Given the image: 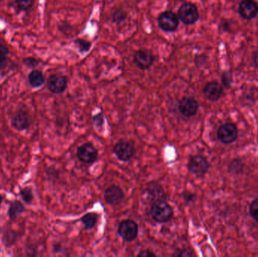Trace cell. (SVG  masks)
Segmentation results:
<instances>
[{"label":"cell","instance_id":"obj_1","mask_svg":"<svg viewBox=\"0 0 258 257\" xmlns=\"http://www.w3.org/2000/svg\"><path fill=\"white\" fill-rule=\"evenodd\" d=\"M152 218L159 223H168L172 220L174 210L166 200H159L153 202L150 210Z\"/></svg>","mask_w":258,"mask_h":257},{"label":"cell","instance_id":"obj_2","mask_svg":"<svg viewBox=\"0 0 258 257\" xmlns=\"http://www.w3.org/2000/svg\"><path fill=\"white\" fill-rule=\"evenodd\" d=\"M178 18L184 25H194L200 18L198 8L194 4L186 2L179 8Z\"/></svg>","mask_w":258,"mask_h":257},{"label":"cell","instance_id":"obj_3","mask_svg":"<svg viewBox=\"0 0 258 257\" xmlns=\"http://www.w3.org/2000/svg\"><path fill=\"white\" fill-rule=\"evenodd\" d=\"M158 24L165 32H174L178 27L179 18L174 12L166 11L158 17Z\"/></svg>","mask_w":258,"mask_h":257},{"label":"cell","instance_id":"obj_4","mask_svg":"<svg viewBox=\"0 0 258 257\" xmlns=\"http://www.w3.org/2000/svg\"><path fill=\"white\" fill-rule=\"evenodd\" d=\"M187 167L189 171L197 177H203L208 172L210 165L206 158L201 155H195L190 158Z\"/></svg>","mask_w":258,"mask_h":257},{"label":"cell","instance_id":"obj_5","mask_svg":"<svg viewBox=\"0 0 258 257\" xmlns=\"http://www.w3.org/2000/svg\"><path fill=\"white\" fill-rule=\"evenodd\" d=\"M138 225L133 220H126L119 224L118 233L125 241H132L138 237Z\"/></svg>","mask_w":258,"mask_h":257},{"label":"cell","instance_id":"obj_6","mask_svg":"<svg viewBox=\"0 0 258 257\" xmlns=\"http://www.w3.org/2000/svg\"><path fill=\"white\" fill-rule=\"evenodd\" d=\"M218 139L225 144L235 141L238 137L237 127L232 123H227L220 127L218 130Z\"/></svg>","mask_w":258,"mask_h":257},{"label":"cell","instance_id":"obj_7","mask_svg":"<svg viewBox=\"0 0 258 257\" xmlns=\"http://www.w3.org/2000/svg\"><path fill=\"white\" fill-rule=\"evenodd\" d=\"M154 56L149 51L141 49L134 55V63L141 70H148L154 63Z\"/></svg>","mask_w":258,"mask_h":257},{"label":"cell","instance_id":"obj_8","mask_svg":"<svg viewBox=\"0 0 258 257\" xmlns=\"http://www.w3.org/2000/svg\"><path fill=\"white\" fill-rule=\"evenodd\" d=\"M77 157L85 164H92L98 158V151L91 143H86L79 147Z\"/></svg>","mask_w":258,"mask_h":257},{"label":"cell","instance_id":"obj_9","mask_svg":"<svg viewBox=\"0 0 258 257\" xmlns=\"http://www.w3.org/2000/svg\"><path fill=\"white\" fill-rule=\"evenodd\" d=\"M49 91L54 94H61L67 87V78L61 74H53L47 81Z\"/></svg>","mask_w":258,"mask_h":257},{"label":"cell","instance_id":"obj_10","mask_svg":"<svg viewBox=\"0 0 258 257\" xmlns=\"http://www.w3.org/2000/svg\"><path fill=\"white\" fill-rule=\"evenodd\" d=\"M114 153L120 161H128L135 155V147L128 141H120L114 149Z\"/></svg>","mask_w":258,"mask_h":257},{"label":"cell","instance_id":"obj_11","mask_svg":"<svg viewBox=\"0 0 258 257\" xmlns=\"http://www.w3.org/2000/svg\"><path fill=\"white\" fill-rule=\"evenodd\" d=\"M239 13L244 19H254L258 15V5L254 0H242L239 4Z\"/></svg>","mask_w":258,"mask_h":257},{"label":"cell","instance_id":"obj_12","mask_svg":"<svg viewBox=\"0 0 258 257\" xmlns=\"http://www.w3.org/2000/svg\"><path fill=\"white\" fill-rule=\"evenodd\" d=\"M179 110L186 117H193L197 113L199 103L194 98H184L179 103Z\"/></svg>","mask_w":258,"mask_h":257},{"label":"cell","instance_id":"obj_13","mask_svg":"<svg viewBox=\"0 0 258 257\" xmlns=\"http://www.w3.org/2000/svg\"><path fill=\"white\" fill-rule=\"evenodd\" d=\"M125 195L119 186H111L104 192V199L107 204L111 205H119L123 200Z\"/></svg>","mask_w":258,"mask_h":257},{"label":"cell","instance_id":"obj_14","mask_svg":"<svg viewBox=\"0 0 258 257\" xmlns=\"http://www.w3.org/2000/svg\"><path fill=\"white\" fill-rule=\"evenodd\" d=\"M203 92L209 101H217L222 96L224 88L218 81H210L205 85Z\"/></svg>","mask_w":258,"mask_h":257},{"label":"cell","instance_id":"obj_15","mask_svg":"<svg viewBox=\"0 0 258 257\" xmlns=\"http://www.w3.org/2000/svg\"><path fill=\"white\" fill-rule=\"evenodd\" d=\"M12 126L17 130L22 131L29 128L30 126V117L25 111L21 110L17 112L12 117Z\"/></svg>","mask_w":258,"mask_h":257},{"label":"cell","instance_id":"obj_16","mask_svg":"<svg viewBox=\"0 0 258 257\" xmlns=\"http://www.w3.org/2000/svg\"><path fill=\"white\" fill-rule=\"evenodd\" d=\"M146 199L149 202H156L159 200H165L166 195L164 191L158 184H153L145 190Z\"/></svg>","mask_w":258,"mask_h":257},{"label":"cell","instance_id":"obj_17","mask_svg":"<svg viewBox=\"0 0 258 257\" xmlns=\"http://www.w3.org/2000/svg\"><path fill=\"white\" fill-rule=\"evenodd\" d=\"M28 80H29V85L33 88H39L44 84L45 77L44 75L42 74V72L39 70H33L29 74Z\"/></svg>","mask_w":258,"mask_h":257},{"label":"cell","instance_id":"obj_18","mask_svg":"<svg viewBox=\"0 0 258 257\" xmlns=\"http://www.w3.org/2000/svg\"><path fill=\"white\" fill-rule=\"evenodd\" d=\"M25 210V206L23 204L19 201H14L10 205L9 209H8V216H9L10 220H15L18 215L24 213Z\"/></svg>","mask_w":258,"mask_h":257},{"label":"cell","instance_id":"obj_19","mask_svg":"<svg viewBox=\"0 0 258 257\" xmlns=\"http://www.w3.org/2000/svg\"><path fill=\"white\" fill-rule=\"evenodd\" d=\"M98 216L95 213H89L83 216L81 218L82 223L84 224L86 230H91L98 222Z\"/></svg>","mask_w":258,"mask_h":257},{"label":"cell","instance_id":"obj_20","mask_svg":"<svg viewBox=\"0 0 258 257\" xmlns=\"http://www.w3.org/2000/svg\"><path fill=\"white\" fill-rule=\"evenodd\" d=\"M20 195H21V198L25 203L31 204L33 202V195L31 188L26 187L22 189L20 192Z\"/></svg>","mask_w":258,"mask_h":257},{"label":"cell","instance_id":"obj_21","mask_svg":"<svg viewBox=\"0 0 258 257\" xmlns=\"http://www.w3.org/2000/svg\"><path fill=\"white\" fill-rule=\"evenodd\" d=\"M75 43L78 46L79 49L81 52H85V51L89 50L91 46V43L81 39H77L75 41Z\"/></svg>","mask_w":258,"mask_h":257},{"label":"cell","instance_id":"obj_22","mask_svg":"<svg viewBox=\"0 0 258 257\" xmlns=\"http://www.w3.org/2000/svg\"><path fill=\"white\" fill-rule=\"evenodd\" d=\"M250 213L252 217L258 222V199H255L251 204Z\"/></svg>","mask_w":258,"mask_h":257},{"label":"cell","instance_id":"obj_23","mask_svg":"<svg viewBox=\"0 0 258 257\" xmlns=\"http://www.w3.org/2000/svg\"><path fill=\"white\" fill-rule=\"evenodd\" d=\"M17 5L21 10H28L33 4V0H16Z\"/></svg>","mask_w":258,"mask_h":257},{"label":"cell","instance_id":"obj_24","mask_svg":"<svg viewBox=\"0 0 258 257\" xmlns=\"http://www.w3.org/2000/svg\"><path fill=\"white\" fill-rule=\"evenodd\" d=\"M223 85L227 88H230L231 82H232V77L231 74L228 72H225L222 75Z\"/></svg>","mask_w":258,"mask_h":257},{"label":"cell","instance_id":"obj_25","mask_svg":"<svg viewBox=\"0 0 258 257\" xmlns=\"http://www.w3.org/2000/svg\"><path fill=\"white\" fill-rule=\"evenodd\" d=\"M8 49L5 46L0 45V64L5 62L8 54Z\"/></svg>","mask_w":258,"mask_h":257},{"label":"cell","instance_id":"obj_26","mask_svg":"<svg viewBox=\"0 0 258 257\" xmlns=\"http://www.w3.org/2000/svg\"><path fill=\"white\" fill-rule=\"evenodd\" d=\"M125 17H126V15H125V12H122V11H117L114 13V21L115 23H120L125 19Z\"/></svg>","mask_w":258,"mask_h":257},{"label":"cell","instance_id":"obj_27","mask_svg":"<svg viewBox=\"0 0 258 257\" xmlns=\"http://www.w3.org/2000/svg\"><path fill=\"white\" fill-rule=\"evenodd\" d=\"M93 122L96 126H102L103 123H104V117H103L102 114H98L97 116L93 117Z\"/></svg>","mask_w":258,"mask_h":257},{"label":"cell","instance_id":"obj_28","mask_svg":"<svg viewBox=\"0 0 258 257\" xmlns=\"http://www.w3.org/2000/svg\"><path fill=\"white\" fill-rule=\"evenodd\" d=\"M174 256H177V257H191L192 253L189 250H183V251H177L174 254Z\"/></svg>","mask_w":258,"mask_h":257},{"label":"cell","instance_id":"obj_29","mask_svg":"<svg viewBox=\"0 0 258 257\" xmlns=\"http://www.w3.org/2000/svg\"><path fill=\"white\" fill-rule=\"evenodd\" d=\"M138 257H156V254H153L151 251H143L138 254Z\"/></svg>","mask_w":258,"mask_h":257},{"label":"cell","instance_id":"obj_30","mask_svg":"<svg viewBox=\"0 0 258 257\" xmlns=\"http://www.w3.org/2000/svg\"><path fill=\"white\" fill-rule=\"evenodd\" d=\"M25 64H28V66H32V63H33L34 65H36V64H38L37 60H35V59L33 58H27L25 59Z\"/></svg>","mask_w":258,"mask_h":257},{"label":"cell","instance_id":"obj_31","mask_svg":"<svg viewBox=\"0 0 258 257\" xmlns=\"http://www.w3.org/2000/svg\"><path fill=\"white\" fill-rule=\"evenodd\" d=\"M184 199L187 201V202H190V201L193 200L194 199V195H192V194L188 193L187 195H184Z\"/></svg>","mask_w":258,"mask_h":257},{"label":"cell","instance_id":"obj_32","mask_svg":"<svg viewBox=\"0 0 258 257\" xmlns=\"http://www.w3.org/2000/svg\"><path fill=\"white\" fill-rule=\"evenodd\" d=\"M254 63H255V67L258 69V51L254 56Z\"/></svg>","mask_w":258,"mask_h":257},{"label":"cell","instance_id":"obj_33","mask_svg":"<svg viewBox=\"0 0 258 257\" xmlns=\"http://www.w3.org/2000/svg\"><path fill=\"white\" fill-rule=\"evenodd\" d=\"M2 201H3V196L0 194V207H1V205H2Z\"/></svg>","mask_w":258,"mask_h":257}]
</instances>
